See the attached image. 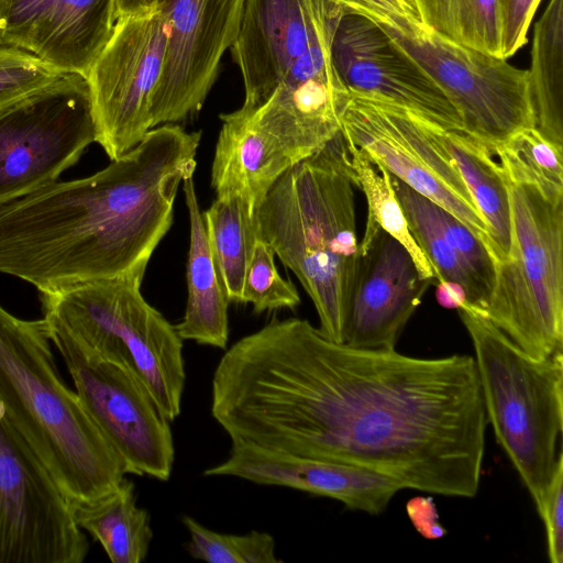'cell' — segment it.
<instances>
[{
    "label": "cell",
    "instance_id": "obj_1",
    "mask_svg": "<svg viewBox=\"0 0 563 563\" xmlns=\"http://www.w3.org/2000/svg\"><path fill=\"white\" fill-rule=\"evenodd\" d=\"M211 415L231 439L346 463L404 488L472 498L487 419L474 357H416L273 319L220 358Z\"/></svg>",
    "mask_w": 563,
    "mask_h": 563
},
{
    "label": "cell",
    "instance_id": "obj_2",
    "mask_svg": "<svg viewBox=\"0 0 563 563\" xmlns=\"http://www.w3.org/2000/svg\"><path fill=\"white\" fill-rule=\"evenodd\" d=\"M186 167L146 135L103 169L0 207V272L40 294L147 267L173 223Z\"/></svg>",
    "mask_w": 563,
    "mask_h": 563
},
{
    "label": "cell",
    "instance_id": "obj_3",
    "mask_svg": "<svg viewBox=\"0 0 563 563\" xmlns=\"http://www.w3.org/2000/svg\"><path fill=\"white\" fill-rule=\"evenodd\" d=\"M354 186L339 132L289 167L253 214L257 238L295 273L314 305L319 330L339 343L358 265Z\"/></svg>",
    "mask_w": 563,
    "mask_h": 563
},
{
    "label": "cell",
    "instance_id": "obj_4",
    "mask_svg": "<svg viewBox=\"0 0 563 563\" xmlns=\"http://www.w3.org/2000/svg\"><path fill=\"white\" fill-rule=\"evenodd\" d=\"M44 318L0 305V406L68 501L112 490L128 473L121 456L60 378Z\"/></svg>",
    "mask_w": 563,
    "mask_h": 563
},
{
    "label": "cell",
    "instance_id": "obj_5",
    "mask_svg": "<svg viewBox=\"0 0 563 563\" xmlns=\"http://www.w3.org/2000/svg\"><path fill=\"white\" fill-rule=\"evenodd\" d=\"M456 310L473 343L487 422L538 510L562 455L563 352L536 358L476 309Z\"/></svg>",
    "mask_w": 563,
    "mask_h": 563
},
{
    "label": "cell",
    "instance_id": "obj_6",
    "mask_svg": "<svg viewBox=\"0 0 563 563\" xmlns=\"http://www.w3.org/2000/svg\"><path fill=\"white\" fill-rule=\"evenodd\" d=\"M145 271L41 294L43 318L95 354L132 367L172 422L181 411L184 340L142 296Z\"/></svg>",
    "mask_w": 563,
    "mask_h": 563
},
{
    "label": "cell",
    "instance_id": "obj_7",
    "mask_svg": "<svg viewBox=\"0 0 563 563\" xmlns=\"http://www.w3.org/2000/svg\"><path fill=\"white\" fill-rule=\"evenodd\" d=\"M510 245L483 313L536 358L563 352V196L506 175Z\"/></svg>",
    "mask_w": 563,
    "mask_h": 563
},
{
    "label": "cell",
    "instance_id": "obj_8",
    "mask_svg": "<svg viewBox=\"0 0 563 563\" xmlns=\"http://www.w3.org/2000/svg\"><path fill=\"white\" fill-rule=\"evenodd\" d=\"M97 140L87 78L62 73L0 110V207L58 179Z\"/></svg>",
    "mask_w": 563,
    "mask_h": 563
},
{
    "label": "cell",
    "instance_id": "obj_9",
    "mask_svg": "<svg viewBox=\"0 0 563 563\" xmlns=\"http://www.w3.org/2000/svg\"><path fill=\"white\" fill-rule=\"evenodd\" d=\"M340 133L391 176L466 225L492 253L488 228L443 142L445 129L401 106L350 95Z\"/></svg>",
    "mask_w": 563,
    "mask_h": 563
},
{
    "label": "cell",
    "instance_id": "obj_10",
    "mask_svg": "<svg viewBox=\"0 0 563 563\" xmlns=\"http://www.w3.org/2000/svg\"><path fill=\"white\" fill-rule=\"evenodd\" d=\"M374 22L437 84L460 113L463 129L493 153L518 131L534 126L527 70L445 41L422 25Z\"/></svg>",
    "mask_w": 563,
    "mask_h": 563
},
{
    "label": "cell",
    "instance_id": "obj_11",
    "mask_svg": "<svg viewBox=\"0 0 563 563\" xmlns=\"http://www.w3.org/2000/svg\"><path fill=\"white\" fill-rule=\"evenodd\" d=\"M47 324L81 405L128 473L167 481L175 460L170 421L143 379L132 367L95 354L63 329Z\"/></svg>",
    "mask_w": 563,
    "mask_h": 563
},
{
    "label": "cell",
    "instance_id": "obj_12",
    "mask_svg": "<svg viewBox=\"0 0 563 563\" xmlns=\"http://www.w3.org/2000/svg\"><path fill=\"white\" fill-rule=\"evenodd\" d=\"M69 501L0 406V563H81Z\"/></svg>",
    "mask_w": 563,
    "mask_h": 563
},
{
    "label": "cell",
    "instance_id": "obj_13",
    "mask_svg": "<svg viewBox=\"0 0 563 563\" xmlns=\"http://www.w3.org/2000/svg\"><path fill=\"white\" fill-rule=\"evenodd\" d=\"M167 41L159 7L146 14L119 18L86 77L96 142L111 161L136 146L152 129L151 104L163 73Z\"/></svg>",
    "mask_w": 563,
    "mask_h": 563
},
{
    "label": "cell",
    "instance_id": "obj_14",
    "mask_svg": "<svg viewBox=\"0 0 563 563\" xmlns=\"http://www.w3.org/2000/svg\"><path fill=\"white\" fill-rule=\"evenodd\" d=\"M245 0H161L168 41L152 104V129L197 113L239 31Z\"/></svg>",
    "mask_w": 563,
    "mask_h": 563
},
{
    "label": "cell",
    "instance_id": "obj_15",
    "mask_svg": "<svg viewBox=\"0 0 563 563\" xmlns=\"http://www.w3.org/2000/svg\"><path fill=\"white\" fill-rule=\"evenodd\" d=\"M344 12L341 3L330 13L310 46L261 107L240 109L296 163L317 153L341 130L351 96L333 65L331 45Z\"/></svg>",
    "mask_w": 563,
    "mask_h": 563
},
{
    "label": "cell",
    "instance_id": "obj_16",
    "mask_svg": "<svg viewBox=\"0 0 563 563\" xmlns=\"http://www.w3.org/2000/svg\"><path fill=\"white\" fill-rule=\"evenodd\" d=\"M331 56L350 95L401 106L445 130L463 129L460 113L437 84L367 16L345 10Z\"/></svg>",
    "mask_w": 563,
    "mask_h": 563
},
{
    "label": "cell",
    "instance_id": "obj_17",
    "mask_svg": "<svg viewBox=\"0 0 563 563\" xmlns=\"http://www.w3.org/2000/svg\"><path fill=\"white\" fill-rule=\"evenodd\" d=\"M343 342L363 349H396L408 321L434 279H423L407 249L365 222Z\"/></svg>",
    "mask_w": 563,
    "mask_h": 563
},
{
    "label": "cell",
    "instance_id": "obj_18",
    "mask_svg": "<svg viewBox=\"0 0 563 563\" xmlns=\"http://www.w3.org/2000/svg\"><path fill=\"white\" fill-rule=\"evenodd\" d=\"M340 4L339 0H245L230 47L244 82L240 109L252 111L268 99Z\"/></svg>",
    "mask_w": 563,
    "mask_h": 563
},
{
    "label": "cell",
    "instance_id": "obj_19",
    "mask_svg": "<svg viewBox=\"0 0 563 563\" xmlns=\"http://www.w3.org/2000/svg\"><path fill=\"white\" fill-rule=\"evenodd\" d=\"M207 476H234L260 485L283 486L342 503L347 509L382 514L404 489L396 479L364 467L316 457L232 444Z\"/></svg>",
    "mask_w": 563,
    "mask_h": 563
},
{
    "label": "cell",
    "instance_id": "obj_20",
    "mask_svg": "<svg viewBox=\"0 0 563 563\" xmlns=\"http://www.w3.org/2000/svg\"><path fill=\"white\" fill-rule=\"evenodd\" d=\"M211 167L217 196L233 194L255 210L276 180L296 162L285 147L240 109L221 114Z\"/></svg>",
    "mask_w": 563,
    "mask_h": 563
},
{
    "label": "cell",
    "instance_id": "obj_21",
    "mask_svg": "<svg viewBox=\"0 0 563 563\" xmlns=\"http://www.w3.org/2000/svg\"><path fill=\"white\" fill-rule=\"evenodd\" d=\"M117 20V0H56L36 34L33 54L58 73L87 77Z\"/></svg>",
    "mask_w": 563,
    "mask_h": 563
},
{
    "label": "cell",
    "instance_id": "obj_22",
    "mask_svg": "<svg viewBox=\"0 0 563 563\" xmlns=\"http://www.w3.org/2000/svg\"><path fill=\"white\" fill-rule=\"evenodd\" d=\"M183 191L190 223L187 303L184 317L175 329L183 340L225 349L229 340V300L211 253L192 177L183 181Z\"/></svg>",
    "mask_w": 563,
    "mask_h": 563
},
{
    "label": "cell",
    "instance_id": "obj_23",
    "mask_svg": "<svg viewBox=\"0 0 563 563\" xmlns=\"http://www.w3.org/2000/svg\"><path fill=\"white\" fill-rule=\"evenodd\" d=\"M443 142L454 161L493 244V262L506 257L510 245V205L506 174L492 150L464 129L444 130Z\"/></svg>",
    "mask_w": 563,
    "mask_h": 563
},
{
    "label": "cell",
    "instance_id": "obj_24",
    "mask_svg": "<svg viewBox=\"0 0 563 563\" xmlns=\"http://www.w3.org/2000/svg\"><path fill=\"white\" fill-rule=\"evenodd\" d=\"M76 525L103 548L112 563H140L153 531L147 510L136 504L134 485L123 478L112 490L89 501H69Z\"/></svg>",
    "mask_w": 563,
    "mask_h": 563
},
{
    "label": "cell",
    "instance_id": "obj_25",
    "mask_svg": "<svg viewBox=\"0 0 563 563\" xmlns=\"http://www.w3.org/2000/svg\"><path fill=\"white\" fill-rule=\"evenodd\" d=\"M527 71L534 128L563 145V0H550L536 23Z\"/></svg>",
    "mask_w": 563,
    "mask_h": 563
},
{
    "label": "cell",
    "instance_id": "obj_26",
    "mask_svg": "<svg viewBox=\"0 0 563 563\" xmlns=\"http://www.w3.org/2000/svg\"><path fill=\"white\" fill-rule=\"evenodd\" d=\"M254 210L233 194L217 196L202 213L211 253L230 301L241 302L245 272L257 241Z\"/></svg>",
    "mask_w": 563,
    "mask_h": 563
},
{
    "label": "cell",
    "instance_id": "obj_27",
    "mask_svg": "<svg viewBox=\"0 0 563 563\" xmlns=\"http://www.w3.org/2000/svg\"><path fill=\"white\" fill-rule=\"evenodd\" d=\"M426 31L501 57L499 0H411Z\"/></svg>",
    "mask_w": 563,
    "mask_h": 563
},
{
    "label": "cell",
    "instance_id": "obj_28",
    "mask_svg": "<svg viewBox=\"0 0 563 563\" xmlns=\"http://www.w3.org/2000/svg\"><path fill=\"white\" fill-rule=\"evenodd\" d=\"M389 177L406 217L408 229L429 261L435 279L461 286L466 295L465 305L482 312L486 306L487 296L433 222L427 208V198L390 174Z\"/></svg>",
    "mask_w": 563,
    "mask_h": 563
},
{
    "label": "cell",
    "instance_id": "obj_29",
    "mask_svg": "<svg viewBox=\"0 0 563 563\" xmlns=\"http://www.w3.org/2000/svg\"><path fill=\"white\" fill-rule=\"evenodd\" d=\"M345 146L355 186L365 196L367 206L366 222L376 224L399 241L412 256L418 272L423 279H435L429 261L417 245L408 229V223L393 188L389 173L362 148L346 142Z\"/></svg>",
    "mask_w": 563,
    "mask_h": 563
},
{
    "label": "cell",
    "instance_id": "obj_30",
    "mask_svg": "<svg viewBox=\"0 0 563 563\" xmlns=\"http://www.w3.org/2000/svg\"><path fill=\"white\" fill-rule=\"evenodd\" d=\"M494 155L508 177L563 196V145L550 141L534 126L515 133Z\"/></svg>",
    "mask_w": 563,
    "mask_h": 563
},
{
    "label": "cell",
    "instance_id": "obj_31",
    "mask_svg": "<svg viewBox=\"0 0 563 563\" xmlns=\"http://www.w3.org/2000/svg\"><path fill=\"white\" fill-rule=\"evenodd\" d=\"M183 525L190 541L189 554L211 563H277L275 540L267 532L251 531L246 534H228L213 531L196 519L184 516Z\"/></svg>",
    "mask_w": 563,
    "mask_h": 563
},
{
    "label": "cell",
    "instance_id": "obj_32",
    "mask_svg": "<svg viewBox=\"0 0 563 563\" xmlns=\"http://www.w3.org/2000/svg\"><path fill=\"white\" fill-rule=\"evenodd\" d=\"M241 302L252 303L255 313L295 309L300 303L295 285L278 273L274 251L260 239L245 272Z\"/></svg>",
    "mask_w": 563,
    "mask_h": 563
},
{
    "label": "cell",
    "instance_id": "obj_33",
    "mask_svg": "<svg viewBox=\"0 0 563 563\" xmlns=\"http://www.w3.org/2000/svg\"><path fill=\"white\" fill-rule=\"evenodd\" d=\"M427 208L444 240L459 255L488 300L494 280V264L485 245L466 225L443 208L428 199Z\"/></svg>",
    "mask_w": 563,
    "mask_h": 563
},
{
    "label": "cell",
    "instance_id": "obj_34",
    "mask_svg": "<svg viewBox=\"0 0 563 563\" xmlns=\"http://www.w3.org/2000/svg\"><path fill=\"white\" fill-rule=\"evenodd\" d=\"M59 74L33 53L0 46V110L46 86Z\"/></svg>",
    "mask_w": 563,
    "mask_h": 563
},
{
    "label": "cell",
    "instance_id": "obj_35",
    "mask_svg": "<svg viewBox=\"0 0 563 563\" xmlns=\"http://www.w3.org/2000/svg\"><path fill=\"white\" fill-rule=\"evenodd\" d=\"M56 0H0V46L33 53L36 34Z\"/></svg>",
    "mask_w": 563,
    "mask_h": 563
},
{
    "label": "cell",
    "instance_id": "obj_36",
    "mask_svg": "<svg viewBox=\"0 0 563 563\" xmlns=\"http://www.w3.org/2000/svg\"><path fill=\"white\" fill-rule=\"evenodd\" d=\"M545 529L547 550L551 563L563 561V454L545 490L540 508Z\"/></svg>",
    "mask_w": 563,
    "mask_h": 563
},
{
    "label": "cell",
    "instance_id": "obj_37",
    "mask_svg": "<svg viewBox=\"0 0 563 563\" xmlns=\"http://www.w3.org/2000/svg\"><path fill=\"white\" fill-rule=\"evenodd\" d=\"M501 57L507 59L527 43V32L541 0H499Z\"/></svg>",
    "mask_w": 563,
    "mask_h": 563
},
{
    "label": "cell",
    "instance_id": "obj_38",
    "mask_svg": "<svg viewBox=\"0 0 563 563\" xmlns=\"http://www.w3.org/2000/svg\"><path fill=\"white\" fill-rule=\"evenodd\" d=\"M347 11L385 23L422 25L411 0H339Z\"/></svg>",
    "mask_w": 563,
    "mask_h": 563
},
{
    "label": "cell",
    "instance_id": "obj_39",
    "mask_svg": "<svg viewBox=\"0 0 563 563\" xmlns=\"http://www.w3.org/2000/svg\"><path fill=\"white\" fill-rule=\"evenodd\" d=\"M407 512L415 528L426 538H440L445 531L438 522V514L432 499L416 497L407 505Z\"/></svg>",
    "mask_w": 563,
    "mask_h": 563
},
{
    "label": "cell",
    "instance_id": "obj_40",
    "mask_svg": "<svg viewBox=\"0 0 563 563\" xmlns=\"http://www.w3.org/2000/svg\"><path fill=\"white\" fill-rule=\"evenodd\" d=\"M435 294L439 303L445 308L457 309L466 303L464 289L453 283L438 282Z\"/></svg>",
    "mask_w": 563,
    "mask_h": 563
},
{
    "label": "cell",
    "instance_id": "obj_41",
    "mask_svg": "<svg viewBox=\"0 0 563 563\" xmlns=\"http://www.w3.org/2000/svg\"><path fill=\"white\" fill-rule=\"evenodd\" d=\"M161 0H117V14L119 18L150 13L159 7Z\"/></svg>",
    "mask_w": 563,
    "mask_h": 563
}]
</instances>
